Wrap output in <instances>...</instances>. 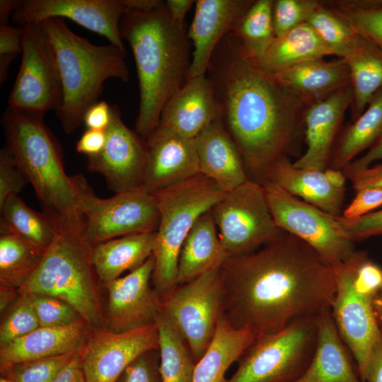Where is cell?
Listing matches in <instances>:
<instances>
[{"mask_svg":"<svg viewBox=\"0 0 382 382\" xmlns=\"http://www.w3.org/2000/svg\"><path fill=\"white\" fill-rule=\"evenodd\" d=\"M219 272L225 318L256 337L330 308L336 290L332 266L283 231L253 251L227 257Z\"/></svg>","mask_w":382,"mask_h":382,"instance_id":"cell-1","label":"cell"},{"mask_svg":"<svg viewBox=\"0 0 382 382\" xmlns=\"http://www.w3.org/2000/svg\"><path fill=\"white\" fill-rule=\"evenodd\" d=\"M206 75L248 178L261 184L267 170L294 150L308 106L262 70L233 33L216 47Z\"/></svg>","mask_w":382,"mask_h":382,"instance_id":"cell-2","label":"cell"},{"mask_svg":"<svg viewBox=\"0 0 382 382\" xmlns=\"http://www.w3.org/2000/svg\"><path fill=\"white\" fill-rule=\"evenodd\" d=\"M120 30L137 67L139 107L135 132L146 140L158 127L168 101L187 79L191 63L187 32L173 23L165 1L152 10L128 11Z\"/></svg>","mask_w":382,"mask_h":382,"instance_id":"cell-3","label":"cell"},{"mask_svg":"<svg viewBox=\"0 0 382 382\" xmlns=\"http://www.w3.org/2000/svg\"><path fill=\"white\" fill-rule=\"evenodd\" d=\"M6 147L33 185L57 231H83L81 214L60 146L43 119L8 108L1 117Z\"/></svg>","mask_w":382,"mask_h":382,"instance_id":"cell-4","label":"cell"},{"mask_svg":"<svg viewBox=\"0 0 382 382\" xmlns=\"http://www.w3.org/2000/svg\"><path fill=\"white\" fill-rule=\"evenodd\" d=\"M40 23L62 83L63 101L56 114L64 131L71 134L83 123L86 110L98 101L108 79L129 81L126 52L111 44H92L70 30L64 19L52 18Z\"/></svg>","mask_w":382,"mask_h":382,"instance_id":"cell-5","label":"cell"},{"mask_svg":"<svg viewBox=\"0 0 382 382\" xmlns=\"http://www.w3.org/2000/svg\"><path fill=\"white\" fill-rule=\"evenodd\" d=\"M91 252L92 246L83 231H57L38 266L18 291L61 299L74 307L89 327H104L98 295L100 280Z\"/></svg>","mask_w":382,"mask_h":382,"instance_id":"cell-6","label":"cell"},{"mask_svg":"<svg viewBox=\"0 0 382 382\" xmlns=\"http://www.w3.org/2000/svg\"><path fill=\"white\" fill-rule=\"evenodd\" d=\"M332 267L336 290L331 313L361 380L370 350L382 338L374 310V300L382 289V267L366 251L356 250Z\"/></svg>","mask_w":382,"mask_h":382,"instance_id":"cell-7","label":"cell"},{"mask_svg":"<svg viewBox=\"0 0 382 382\" xmlns=\"http://www.w3.org/2000/svg\"><path fill=\"white\" fill-rule=\"evenodd\" d=\"M153 194L159 212V223L152 254V282L161 297L177 286L180 251L191 228L200 216L221 199L226 192L215 181L199 173Z\"/></svg>","mask_w":382,"mask_h":382,"instance_id":"cell-8","label":"cell"},{"mask_svg":"<svg viewBox=\"0 0 382 382\" xmlns=\"http://www.w3.org/2000/svg\"><path fill=\"white\" fill-rule=\"evenodd\" d=\"M318 315L296 318L284 328L256 337L224 382H294L308 367L315 351Z\"/></svg>","mask_w":382,"mask_h":382,"instance_id":"cell-9","label":"cell"},{"mask_svg":"<svg viewBox=\"0 0 382 382\" xmlns=\"http://www.w3.org/2000/svg\"><path fill=\"white\" fill-rule=\"evenodd\" d=\"M86 241L95 245L131 234L156 231L159 212L154 195L142 186L102 199L81 175L71 177Z\"/></svg>","mask_w":382,"mask_h":382,"instance_id":"cell-10","label":"cell"},{"mask_svg":"<svg viewBox=\"0 0 382 382\" xmlns=\"http://www.w3.org/2000/svg\"><path fill=\"white\" fill-rule=\"evenodd\" d=\"M161 310L183 336L197 363L212 342L224 311L219 268L175 286L161 297Z\"/></svg>","mask_w":382,"mask_h":382,"instance_id":"cell-11","label":"cell"},{"mask_svg":"<svg viewBox=\"0 0 382 382\" xmlns=\"http://www.w3.org/2000/svg\"><path fill=\"white\" fill-rule=\"evenodd\" d=\"M211 210L227 257L253 251L282 232L273 219L263 185L250 178L226 192Z\"/></svg>","mask_w":382,"mask_h":382,"instance_id":"cell-12","label":"cell"},{"mask_svg":"<svg viewBox=\"0 0 382 382\" xmlns=\"http://www.w3.org/2000/svg\"><path fill=\"white\" fill-rule=\"evenodd\" d=\"M22 27V59L8 98V108L43 119L47 111L57 112L62 105L61 79L40 23H31Z\"/></svg>","mask_w":382,"mask_h":382,"instance_id":"cell-13","label":"cell"},{"mask_svg":"<svg viewBox=\"0 0 382 382\" xmlns=\"http://www.w3.org/2000/svg\"><path fill=\"white\" fill-rule=\"evenodd\" d=\"M277 227L312 247L332 266L346 260L354 243L343 233L337 217L270 183L262 184Z\"/></svg>","mask_w":382,"mask_h":382,"instance_id":"cell-14","label":"cell"},{"mask_svg":"<svg viewBox=\"0 0 382 382\" xmlns=\"http://www.w3.org/2000/svg\"><path fill=\"white\" fill-rule=\"evenodd\" d=\"M128 11L127 0H20L11 20L23 26L52 18L69 19L126 52L120 23Z\"/></svg>","mask_w":382,"mask_h":382,"instance_id":"cell-15","label":"cell"},{"mask_svg":"<svg viewBox=\"0 0 382 382\" xmlns=\"http://www.w3.org/2000/svg\"><path fill=\"white\" fill-rule=\"evenodd\" d=\"M154 349H158L156 323L122 332L95 329L81 351L86 381L117 382L134 360Z\"/></svg>","mask_w":382,"mask_h":382,"instance_id":"cell-16","label":"cell"},{"mask_svg":"<svg viewBox=\"0 0 382 382\" xmlns=\"http://www.w3.org/2000/svg\"><path fill=\"white\" fill-rule=\"evenodd\" d=\"M154 269L153 255L142 265L104 285L108 291L105 323L115 332H122L156 323L161 296L150 284Z\"/></svg>","mask_w":382,"mask_h":382,"instance_id":"cell-17","label":"cell"},{"mask_svg":"<svg viewBox=\"0 0 382 382\" xmlns=\"http://www.w3.org/2000/svg\"><path fill=\"white\" fill-rule=\"evenodd\" d=\"M100 154L88 157L89 170L102 174L116 193L142 186L146 158V140L128 128L117 105H112V120Z\"/></svg>","mask_w":382,"mask_h":382,"instance_id":"cell-18","label":"cell"},{"mask_svg":"<svg viewBox=\"0 0 382 382\" xmlns=\"http://www.w3.org/2000/svg\"><path fill=\"white\" fill-rule=\"evenodd\" d=\"M146 144L142 187L149 192L170 187L200 173L195 139L158 125Z\"/></svg>","mask_w":382,"mask_h":382,"instance_id":"cell-19","label":"cell"},{"mask_svg":"<svg viewBox=\"0 0 382 382\" xmlns=\"http://www.w3.org/2000/svg\"><path fill=\"white\" fill-rule=\"evenodd\" d=\"M346 177L332 168L323 170L296 167L289 158L277 161L262 183L276 185L290 195L338 217L345 198Z\"/></svg>","mask_w":382,"mask_h":382,"instance_id":"cell-20","label":"cell"},{"mask_svg":"<svg viewBox=\"0 0 382 382\" xmlns=\"http://www.w3.org/2000/svg\"><path fill=\"white\" fill-rule=\"evenodd\" d=\"M253 0H197L187 37L193 45L187 79L205 76L221 40L232 33Z\"/></svg>","mask_w":382,"mask_h":382,"instance_id":"cell-21","label":"cell"},{"mask_svg":"<svg viewBox=\"0 0 382 382\" xmlns=\"http://www.w3.org/2000/svg\"><path fill=\"white\" fill-rule=\"evenodd\" d=\"M352 100L353 92L349 85L307 108L303 117L306 149L293 162L296 167L317 170L328 168L333 142Z\"/></svg>","mask_w":382,"mask_h":382,"instance_id":"cell-22","label":"cell"},{"mask_svg":"<svg viewBox=\"0 0 382 382\" xmlns=\"http://www.w3.org/2000/svg\"><path fill=\"white\" fill-rule=\"evenodd\" d=\"M221 112L207 75L187 79L168 101L159 121L164 127L183 137L195 139Z\"/></svg>","mask_w":382,"mask_h":382,"instance_id":"cell-23","label":"cell"},{"mask_svg":"<svg viewBox=\"0 0 382 382\" xmlns=\"http://www.w3.org/2000/svg\"><path fill=\"white\" fill-rule=\"evenodd\" d=\"M81 319L58 327H39L1 347V370L22 362L81 351L90 335Z\"/></svg>","mask_w":382,"mask_h":382,"instance_id":"cell-24","label":"cell"},{"mask_svg":"<svg viewBox=\"0 0 382 382\" xmlns=\"http://www.w3.org/2000/svg\"><path fill=\"white\" fill-rule=\"evenodd\" d=\"M199 171L226 192L243 184L248 173L231 136L218 119L195 138Z\"/></svg>","mask_w":382,"mask_h":382,"instance_id":"cell-25","label":"cell"},{"mask_svg":"<svg viewBox=\"0 0 382 382\" xmlns=\"http://www.w3.org/2000/svg\"><path fill=\"white\" fill-rule=\"evenodd\" d=\"M342 339L330 308L318 315L317 341L311 361L294 382H362Z\"/></svg>","mask_w":382,"mask_h":382,"instance_id":"cell-26","label":"cell"},{"mask_svg":"<svg viewBox=\"0 0 382 382\" xmlns=\"http://www.w3.org/2000/svg\"><path fill=\"white\" fill-rule=\"evenodd\" d=\"M270 75L308 106L351 85L349 67L341 58L314 59Z\"/></svg>","mask_w":382,"mask_h":382,"instance_id":"cell-27","label":"cell"},{"mask_svg":"<svg viewBox=\"0 0 382 382\" xmlns=\"http://www.w3.org/2000/svg\"><path fill=\"white\" fill-rule=\"evenodd\" d=\"M226 257L210 209L199 217L183 243L178 261L177 285L219 268Z\"/></svg>","mask_w":382,"mask_h":382,"instance_id":"cell-28","label":"cell"},{"mask_svg":"<svg viewBox=\"0 0 382 382\" xmlns=\"http://www.w3.org/2000/svg\"><path fill=\"white\" fill-rule=\"evenodd\" d=\"M155 236L156 231L131 234L93 246L91 259L100 282L105 285L142 265L153 254Z\"/></svg>","mask_w":382,"mask_h":382,"instance_id":"cell-29","label":"cell"},{"mask_svg":"<svg viewBox=\"0 0 382 382\" xmlns=\"http://www.w3.org/2000/svg\"><path fill=\"white\" fill-rule=\"evenodd\" d=\"M255 337L249 328H234L223 314L212 342L195 364L192 382H224L226 371Z\"/></svg>","mask_w":382,"mask_h":382,"instance_id":"cell-30","label":"cell"},{"mask_svg":"<svg viewBox=\"0 0 382 382\" xmlns=\"http://www.w3.org/2000/svg\"><path fill=\"white\" fill-rule=\"evenodd\" d=\"M332 54L313 28L305 23L275 37L263 57L255 62L265 72L273 74L303 62Z\"/></svg>","mask_w":382,"mask_h":382,"instance_id":"cell-31","label":"cell"},{"mask_svg":"<svg viewBox=\"0 0 382 382\" xmlns=\"http://www.w3.org/2000/svg\"><path fill=\"white\" fill-rule=\"evenodd\" d=\"M343 59L350 73L353 92L351 115L354 121L382 88V50L359 35L350 54Z\"/></svg>","mask_w":382,"mask_h":382,"instance_id":"cell-32","label":"cell"},{"mask_svg":"<svg viewBox=\"0 0 382 382\" xmlns=\"http://www.w3.org/2000/svg\"><path fill=\"white\" fill-rule=\"evenodd\" d=\"M381 135L382 88L374 95L362 114L342 134L332 154L331 168L342 170Z\"/></svg>","mask_w":382,"mask_h":382,"instance_id":"cell-33","label":"cell"},{"mask_svg":"<svg viewBox=\"0 0 382 382\" xmlns=\"http://www.w3.org/2000/svg\"><path fill=\"white\" fill-rule=\"evenodd\" d=\"M0 211L1 232L13 233L44 251L57 236L48 216L29 207L18 195L10 196Z\"/></svg>","mask_w":382,"mask_h":382,"instance_id":"cell-34","label":"cell"},{"mask_svg":"<svg viewBox=\"0 0 382 382\" xmlns=\"http://www.w3.org/2000/svg\"><path fill=\"white\" fill-rule=\"evenodd\" d=\"M45 252L13 233L1 232V291L19 290L34 272Z\"/></svg>","mask_w":382,"mask_h":382,"instance_id":"cell-35","label":"cell"},{"mask_svg":"<svg viewBox=\"0 0 382 382\" xmlns=\"http://www.w3.org/2000/svg\"><path fill=\"white\" fill-rule=\"evenodd\" d=\"M156 325L161 382H192L196 362L185 340L161 313Z\"/></svg>","mask_w":382,"mask_h":382,"instance_id":"cell-36","label":"cell"},{"mask_svg":"<svg viewBox=\"0 0 382 382\" xmlns=\"http://www.w3.org/2000/svg\"><path fill=\"white\" fill-rule=\"evenodd\" d=\"M273 0L254 1L232 32L246 54L260 60L275 38Z\"/></svg>","mask_w":382,"mask_h":382,"instance_id":"cell-37","label":"cell"},{"mask_svg":"<svg viewBox=\"0 0 382 382\" xmlns=\"http://www.w3.org/2000/svg\"><path fill=\"white\" fill-rule=\"evenodd\" d=\"M325 4L357 34L382 50V1L345 0Z\"/></svg>","mask_w":382,"mask_h":382,"instance_id":"cell-38","label":"cell"},{"mask_svg":"<svg viewBox=\"0 0 382 382\" xmlns=\"http://www.w3.org/2000/svg\"><path fill=\"white\" fill-rule=\"evenodd\" d=\"M308 23L330 48L333 55L345 59L359 37L345 21L320 2L308 19Z\"/></svg>","mask_w":382,"mask_h":382,"instance_id":"cell-39","label":"cell"},{"mask_svg":"<svg viewBox=\"0 0 382 382\" xmlns=\"http://www.w3.org/2000/svg\"><path fill=\"white\" fill-rule=\"evenodd\" d=\"M79 352L19 363L1 371L12 382H50Z\"/></svg>","mask_w":382,"mask_h":382,"instance_id":"cell-40","label":"cell"},{"mask_svg":"<svg viewBox=\"0 0 382 382\" xmlns=\"http://www.w3.org/2000/svg\"><path fill=\"white\" fill-rule=\"evenodd\" d=\"M21 295L29 299L40 327L64 326L83 319L74 307L57 298L38 294Z\"/></svg>","mask_w":382,"mask_h":382,"instance_id":"cell-41","label":"cell"},{"mask_svg":"<svg viewBox=\"0 0 382 382\" xmlns=\"http://www.w3.org/2000/svg\"><path fill=\"white\" fill-rule=\"evenodd\" d=\"M320 4L316 0L274 1L272 19L275 37L306 23Z\"/></svg>","mask_w":382,"mask_h":382,"instance_id":"cell-42","label":"cell"},{"mask_svg":"<svg viewBox=\"0 0 382 382\" xmlns=\"http://www.w3.org/2000/svg\"><path fill=\"white\" fill-rule=\"evenodd\" d=\"M40 327L36 313L28 297L21 295L0 328L1 347L20 338Z\"/></svg>","mask_w":382,"mask_h":382,"instance_id":"cell-43","label":"cell"},{"mask_svg":"<svg viewBox=\"0 0 382 382\" xmlns=\"http://www.w3.org/2000/svg\"><path fill=\"white\" fill-rule=\"evenodd\" d=\"M29 182L6 146L0 151V208Z\"/></svg>","mask_w":382,"mask_h":382,"instance_id":"cell-44","label":"cell"},{"mask_svg":"<svg viewBox=\"0 0 382 382\" xmlns=\"http://www.w3.org/2000/svg\"><path fill=\"white\" fill-rule=\"evenodd\" d=\"M336 219L345 235L354 243L382 236V209L355 219L341 216Z\"/></svg>","mask_w":382,"mask_h":382,"instance_id":"cell-45","label":"cell"},{"mask_svg":"<svg viewBox=\"0 0 382 382\" xmlns=\"http://www.w3.org/2000/svg\"><path fill=\"white\" fill-rule=\"evenodd\" d=\"M158 349L149 351L134 360L117 382H159Z\"/></svg>","mask_w":382,"mask_h":382,"instance_id":"cell-46","label":"cell"},{"mask_svg":"<svg viewBox=\"0 0 382 382\" xmlns=\"http://www.w3.org/2000/svg\"><path fill=\"white\" fill-rule=\"evenodd\" d=\"M24 30L22 26L0 25V83L7 78L11 62L23 52Z\"/></svg>","mask_w":382,"mask_h":382,"instance_id":"cell-47","label":"cell"},{"mask_svg":"<svg viewBox=\"0 0 382 382\" xmlns=\"http://www.w3.org/2000/svg\"><path fill=\"white\" fill-rule=\"evenodd\" d=\"M382 206V187H364L356 191L349 204L341 215L345 219H355L366 215Z\"/></svg>","mask_w":382,"mask_h":382,"instance_id":"cell-48","label":"cell"},{"mask_svg":"<svg viewBox=\"0 0 382 382\" xmlns=\"http://www.w3.org/2000/svg\"><path fill=\"white\" fill-rule=\"evenodd\" d=\"M355 191L369 187H382V163L361 169L344 168L342 170Z\"/></svg>","mask_w":382,"mask_h":382,"instance_id":"cell-49","label":"cell"},{"mask_svg":"<svg viewBox=\"0 0 382 382\" xmlns=\"http://www.w3.org/2000/svg\"><path fill=\"white\" fill-rule=\"evenodd\" d=\"M112 120V105L98 101L86 112L83 123L87 129L105 131Z\"/></svg>","mask_w":382,"mask_h":382,"instance_id":"cell-50","label":"cell"},{"mask_svg":"<svg viewBox=\"0 0 382 382\" xmlns=\"http://www.w3.org/2000/svg\"><path fill=\"white\" fill-rule=\"evenodd\" d=\"M105 141V131L87 129L76 142V151L88 157L96 156L103 150Z\"/></svg>","mask_w":382,"mask_h":382,"instance_id":"cell-51","label":"cell"},{"mask_svg":"<svg viewBox=\"0 0 382 382\" xmlns=\"http://www.w3.org/2000/svg\"><path fill=\"white\" fill-rule=\"evenodd\" d=\"M362 382H382V338L372 346L368 359Z\"/></svg>","mask_w":382,"mask_h":382,"instance_id":"cell-52","label":"cell"},{"mask_svg":"<svg viewBox=\"0 0 382 382\" xmlns=\"http://www.w3.org/2000/svg\"><path fill=\"white\" fill-rule=\"evenodd\" d=\"M81 351L50 382H86L81 366Z\"/></svg>","mask_w":382,"mask_h":382,"instance_id":"cell-53","label":"cell"},{"mask_svg":"<svg viewBox=\"0 0 382 382\" xmlns=\"http://www.w3.org/2000/svg\"><path fill=\"white\" fill-rule=\"evenodd\" d=\"M192 0H167L166 9L173 23L180 27H185V17L195 3Z\"/></svg>","mask_w":382,"mask_h":382,"instance_id":"cell-54","label":"cell"},{"mask_svg":"<svg viewBox=\"0 0 382 382\" xmlns=\"http://www.w3.org/2000/svg\"><path fill=\"white\" fill-rule=\"evenodd\" d=\"M380 160H382V135L369 149L366 153L362 156L354 159L345 168L353 170L365 168L371 166L373 163Z\"/></svg>","mask_w":382,"mask_h":382,"instance_id":"cell-55","label":"cell"},{"mask_svg":"<svg viewBox=\"0 0 382 382\" xmlns=\"http://www.w3.org/2000/svg\"><path fill=\"white\" fill-rule=\"evenodd\" d=\"M19 0H1L0 1V25H7L8 18L17 8Z\"/></svg>","mask_w":382,"mask_h":382,"instance_id":"cell-56","label":"cell"},{"mask_svg":"<svg viewBox=\"0 0 382 382\" xmlns=\"http://www.w3.org/2000/svg\"><path fill=\"white\" fill-rule=\"evenodd\" d=\"M374 310L378 328L382 333V289L374 300Z\"/></svg>","mask_w":382,"mask_h":382,"instance_id":"cell-57","label":"cell"},{"mask_svg":"<svg viewBox=\"0 0 382 382\" xmlns=\"http://www.w3.org/2000/svg\"><path fill=\"white\" fill-rule=\"evenodd\" d=\"M0 382H12V381L4 377L1 378Z\"/></svg>","mask_w":382,"mask_h":382,"instance_id":"cell-58","label":"cell"}]
</instances>
